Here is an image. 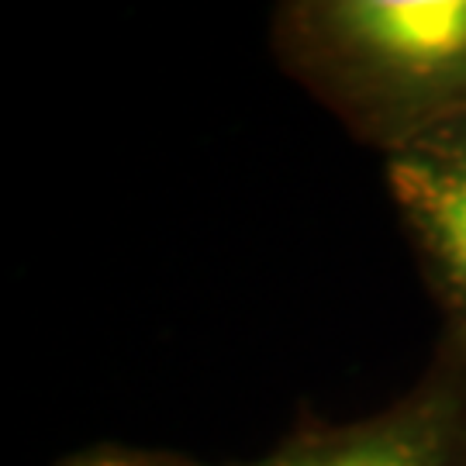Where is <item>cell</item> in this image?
Segmentation results:
<instances>
[{"label": "cell", "mask_w": 466, "mask_h": 466, "mask_svg": "<svg viewBox=\"0 0 466 466\" xmlns=\"http://www.w3.org/2000/svg\"><path fill=\"white\" fill-rule=\"evenodd\" d=\"M249 466H466V342L442 332L415 387L383 411L304 425Z\"/></svg>", "instance_id": "cell-2"}, {"label": "cell", "mask_w": 466, "mask_h": 466, "mask_svg": "<svg viewBox=\"0 0 466 466\" xmlns=\"http://www.w3.org/2000/svg\"><path fill=\"white\" fill-rule=\"evenodd\" d=\"M269 46L304 94L380 156L466 117V0H283Z\"/></svg>", "instance_id": "cell-1"}, {"label": "cell", "mask_w": 466, "mask_h": 466, "mask_svg": "<svg viewBox=\"0 0 466 466\" xmlns=\"http://www.w3.org/2000/svg\"><path fill=\"white\" fill-rule=\"evenodd\" d=\"M56 466H208L180 452L163 450H135V446H94V450L73 452Z\"/></svg>", "instance_id": "cell-4"}, {"label": "cell", "mask_w": 466, "mask_h": 466, "mask_svg": "<svg viewBox=\"0 0 466 466\" xmlns=\"http://www.w3.org/2000/svg\"><path fill=\"white\" fill-rule=\"evenodd\" d=\"M383 177L442 332L466 342V117L383 156Z\"/></svg>", "instance_id": "cell-3"}]
</instances>
